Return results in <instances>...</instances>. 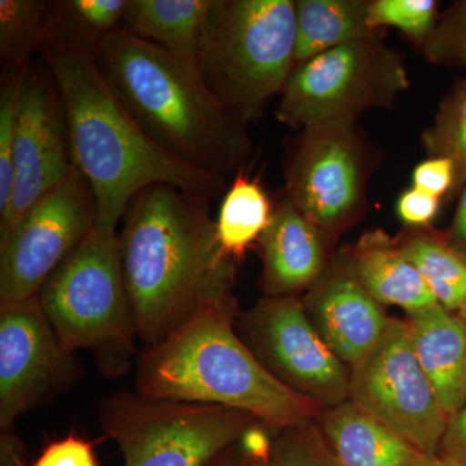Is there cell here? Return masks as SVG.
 I'll list each match as a JSON object with an SVG mask.
<instances>
[{"label":"cell","mask_w":466,"mask_h":466,"mask_svg":"<svg viewBox=\"0 0 466 466\" xmlns=\"http://www.w3.org/2000/svg\"><path fill=\"white\" fill-rule=\"evenodd\" d=\"M211 200L158 184L140 192L126 213L119 251L146 348L202 306L235 300V262L218 245Z\"/></svg>","instance_id":"obj_1"},{"label":"cell","mask_w":466,"mask_h":466,"mask_svg":"<svg viewBox=\"0 0 466 466\" xmlns=\"http://www.w3.org/2000/svg\"><path fill=\"white\" fill-rule=\"evenodd\" d=\"M39 52L63 104L73 165L96 200L95 228L116 232L137 195L158 184L210 198L226 192V177L186 164L144 133L101 72L94 52L48 46Z\"/></svg>","instance_id":"obj_2"},{"label":"cell","mask_w":466,"mask_h":466,"mask_svg":"<svg viewBox=\"0 0 466 466\" xmlns=\"http://www.w3.org/2000/svg\"><path fill=\"white\" fill-rule=\"evenodd\" d=\"M94 55L116 96L153 142L226 179L244 170L253 150L248 126L217 100L195 66L124 27L108 34Z\"/></svg>","instance_id":"obj_3"},{"label":"cell","mask_w":466,"mask_h":466,"mask_svg":"<svg viewBox=\"0 0 466 466\" xmlns=\"http://www.w3.org/2000/svg\"><path fill=\"white\" fill-rule=\"evenodd\" d=\"M235 300L202 306L137 363V392L251 415L269 431L309 424L319 407L278 379L233 330Z\"/></svg>","instance_id":"obj_4"},{"label":"cell","mask_w":466,"mask_h":466,"mask_svg":"<svg viewBox=\"0 0 466 466\" xmlns=\"http://www.w3.org/2000/svg\"><path fill=\"white\" fill-rule=\"evenodd\" d=\"M294 47V0H211L198 70L217 100L248 126L283 92Z\"/></svg>","instance_id":"obj_5"},{"label":"cell","mask_w":466,"mask_h":466,"mask_svg":"<svg viewBox=\"0 0 466 466\" xmlns=\"http://www.w3.org/2000/svg\"><path fill=\"white\" fill-rule=\"evenodd\" d=\"M39 302L58 339L94 355L101 375L130 370L139 339L118 232L95 228L43 285Z\"/></svg>","instance_id":"obj_6"},{"label":"cell","mask_w":466,"mask_h":466,"mask_svg":"<svg viewBox=\"0 0 466 466\" xmlns=\"http://www.w3.org/2000/svg\"><path fill=\"white\" fill-rule=\"evenodd\" d=\"M99 420L125 466H208L259 424L240 410L126 390L101 400Z\"/></svg>","instance_id":"obj_7"},{"label":"cell","mask_w":466,"mask_h":466,"mask_svg":"<svg viewBox=\"0 0 466 466\" xmlns=\"http://www.w3.org/2000/svg\"><path fill=\"white\" fill-rule=\"evenodd\" d=\"M408 87L400 55L381 38L350 42L294 66L276 116L296 130L357 121L368 110L390 109Z\"/></svg>","instance_id":"obj_8"},{"label":"cell","mask_w":466,"mask_h":466,"mask_svg":"<svg viewBox=\"0 0 466 466\" xmlns=\"http://www.w3.org/2000/svg\"><path fill=\"white\" fill-rule=\"evenodd\" d=\"M377 159L357 121L308 126L285 158V196L312 225L334 235L366 210Z\"/></svg>","instance_id":"obj_9"},{"label":"cell","mask_w":466,"mask_h":466,"mask_svg":"<svg viewBox=\"0 0 466 466\" xmlns=\"http://www.w3.org/2000/svg\"><path fill=\"white\" fill-rule=\"evenodd\" d=\"M349 400L424 455L440 452L449 417L413 352L407 321L390 319L379 343L350 370Z\"/></svg>","instance_id":"obj_10"},{"label":"cell","mask_w":466,"mask_h":466,"mask_svg":"<svg viewBox=\"0 0 466 466\" xmlns=\"http://www.w3.org/2000/svg\"><path fill=\"white\" fill-rule=\"evenodd\" d=\"M96 220L94 192L73 165L66 179L36 202L0 244V302L38 296Z\"/></svg>","instance_id":"obj_11"},{"label":"cell","mask_w":466,"mask_h":466,"mask_svg":"<svg viewBox=\"0 0 466 466\" xmlns=\"http://www.w3.org/2000/svg\"><path fill=\"white\" fill-rule=\"evenodd\" d=\"M82 373L38 296L0 302V431H12L18 417L69 391Z\"/></svg>","instance_id":"obj_12"},{"label":"cell","mask_w":466,"mask_h":466,"mask_svg":"<svg viewBox=\"0 0 466 466\" xmlns=\"http://www.w3.org/2000/svg\"><path fill=\"white\" fill-rule=\"evenodd\" d=\"M242 328L248 348L291 390L319 407L349 400L350 372L299 299L266 297L247 314Z\"/></svg>","instance_id":"obj_13"},{"label":"cell","mask_w":466,"mask_h":466,"mask_svg":"<svg viewBox=\"0 0 466 466\" xmlns=\"http://www.w3.org/2000/svg\"><path fill=\"white\" fill-rule=\"evenodd\" d=\"M15 184L0 216V244L41 198L73 168L63 104L47 66L27 69L18 103L14 150Z\"/></svg>","instance_id":"obj_14"},{"label":"cell","mask_w":466,"mask_h":466,"mask_svg":"<svg viewBox=\"0 0 466 466\" xmlns=\"http://www.w3.org/2000/svg\"><path fill=\"white\" fill-rule=\"evenodd\" d=\"M355 275L350 258L325 269L305 308L309 319L345 366L354 367L385 333L390 319Z\"/></svg>","instance_id":"obj_15"},{"label":"cell","mask_w":466,"mask_h":466,"mask_svg":"<svg viewBox=\"0 0 466 466\" xmlns=\"http://www.w3.org/2000/svg\"><path fill=\"white\" fill-rule=\"evenodd\" d=\"M325 235L287 196L276 204L259 240L267 297H293L318 283L327 266Z\"/></svg>","instance_id":"obj_16"},{"label":"cell","mask_w":466,"mask_h":466,"mask_svg":"<svg viewBox=\"0 0 466 466\" xmlns=\"http://www.w3.org/2000/svg\"><path fill=\"white\" fill-rule=\"evenodd\" d=\"M413 352L449 420L466 403V324L437 305L408 315Z\"/></svg>","instance_id":"obj_17"},{"label":"cell","mask_w":466,"mask_h":466,"mask_svg":"<svg viewBox=\"0 0 466 466\" xmlns=\"http://www.w3.org/2000/svg\"><path fill=\"white\" fill-rule=\"evenodd\" d=\"M320 431L339 466H417L424 455L350 400L325 410Z\"/></svg>","instance_id":"obj_18"},{"label":"cell","mask_w":466,"mask_h":466,"mask_svg":"<svg viewBox=\"0 0 466 466\" xmlns=\"http://www.w3.org/2000/svg\"><path fill=\"white\" fill-rule=\"evenodd\" d=\"M349 258L359 281L377 302L398 306L408 315L438 305L419 269L382 231L366 233Z\"/></svg>","instance_id":"obj_19"},{"label":"cell","mask_w":466,"mask_h":466,"mask_svg":"<svg viewBox=\"0 0 466 466\" xmlns=\"http://www.w3.org/2000/svg\"><path fill=\"white\" fill-rule=\"evenodd\" d=\"M211 0H128L122 26L198 69Z\"/></svg>","instance_id":"obj_20"},{"label":"cell","mask_w":466,"mask_h":466,"mask_svg":"<svg viewBox=\"0 0 466 466\" xmlns=\"http://www.w3.org/2000/svg\"><path fill=\"white\" fill-rule=\"evenodd\" d=\"M294 66L346 43L381 38L368 0H296Z\"/></svg>","instance_id":"obj_21"},{"label":"cell","mask_w":466,"mask_h":466,"mask_svg":"<svg viewBox=\"0 0 466 466\" xmlns=\"http://www.w3.org/2000/svg\"><path fill=\"white\" fill-rule=\"evenodd\" d=\"M128 0L50 2L46 16L48 47L94 52L108 34L122 26Z\"/></svg>","instance_id":"obj_22"},{"label":"cell","mask_w":466,"mask_h":466,"mask_svg":"<svg viewBox=\"0 0 466 466\" xmlns=\"http://www.w3.org/2000/svg\"><path fill=\"white\" fill-rule=\"evenodd\" d=\"M271 201L258 180L244 170L236 175L226 191L216 220L218 245L226 257L241 259L259 241L271 220Z\"/></svg>","instance_id":"obj_23"},{"label":"cell","mask_w":466,"mask_h":466,"mask_svg":"<svg viewBox=\"0 0 466 466\" xmlns=\"http://www.w3.org/2000/svg\"><path fill=\"white\" fill-rule=\"evenodd\" d=\"M419 269L438 305L451 312L466 308V256L449 242L424 231L410 233L397 241Z\"/></svg>","instance_id":"obj_24"},{"label":"cell","mask_w":466,"mask_h":466,"mask_svg":"<svg viewBox=\"0 0 466 466\" xmlns=\"http://www.w3.org/2000/svg\"><path fill=\"white\" fill-rule=\"evenodd\" d=\"M46 0H0V63L2 76L30 66V58L46 41Z\"/></svg>","instance_id":"obj_25"},{"label":"cell","mask_w":466,"mask_h":466,"mask_svg":"<svg viewBox=\"0 0 466 466\" xmlns=\"http://www.w3.org/2000/svg\"><path fill=\"white\" fill-rule=\"evenodd\" d=\"M422 143L429 157L452 162L455 167L452 192H458L466 184V79L441 101L434 124L422 134Z\"/></svg>","instance_id":"obj_26"},{"label":"cell","mask_w":466,"mask_h":466,"mask_svg":"<svg viewBox=\"0 0 466 466\" xmlns=\"http://www.w3.org/2000/svg\"><path fill=\"white\" fill-rule=\"evenodd\" d=\"M435 0H370V25L397 27L416 46L425 45L438 23Z\"/></svg>","instance_id":"obj_27"},{"label":"cell","mask_w":466,"mask_h":466,"mask_svg":"<svg viewBox=\"0 0 466 466\" xmlns=\"http://www.w3.org/2000/svg\"><path fill=\"white\" fill-rule=\"evenodd\" d=\"M275 431L267 466H339L314 422Z\"/></svg>","instance_id":"obj_28"},{"label":"cell","mask_w":466,"mask_h":466,"mask_svg":"<svg viewBox=\"0 0 466 466\" xmlns=\"http://www.w3.org/2000/svg\"><path fill=\"white\" fill-rule=\"evenodd\" d=\"M29 66L2 76L0 90V216L7 210L15 184L14 150L18 103Z\"/></svg>","instance_id":"obj_29"},{"label":"cell","mask_w":466,"mask_h":466,"mask_svg":"<svg viewBox=\"0 0 466 466\" xmlns=\"http://www.w3.org/2000/svg\"><path fill=\"white\" fill-rule=\"evenodd\" d=\"M422 52L438 66H466V0L456 2L438 18Z\"/></svg>","instance_id":"obj_30"},{"label":"cell","mask_w":466,"mask_h":466,"mask_svg":"<svg viewBox=\"0 0 466 466\" xmlns=\"http://www.w3.org/2000/svg\"><path fill=\"white\" fill-rule=\"evenodd\" d=\"M30 466H99L92 441L76 435L51 441Z\"/></svg>","instance_id":"obj_31"},{"label":"cell","mask_w":466,"mask_h":466,"mask_svg":"<svg viewBox=\"0 0 466 466\" xmlns=\"http://www.w3.org/2000/svg\"><path fill=\"white\" fill-rule=\"evenodd\" d=\"M412 182L420 191L441 198L452 192L455 184V167L447 158L429 157L417 165L412 174Z\"/></svg>","instance_id":"obj_32"},{"label":"cell","mask_w":466,"mask_h":466,"mask_svg":"<svg viewBox=\"0 0 466 466\" xmlns=\"http://www.w3.org/2000/svg\"><path fill=\"white\" fill-rule=\"evenodd\" d=\"M440 207L441 198L412 187L401 193L397 202V213L404 225L421 229L433 222Z\"/></svg>","instance_id":"obj_33"},{"label":"cell","mask_w":466,"mask_h":466,"mask_svg":"<svg viewBox=\"0 0 466 466\" xmlns=\"http://www.w3.org/2000/svg\"><path fill=\"white\" fill-rule=\"evenodd\" d=\"M438 453L466 466V403L449 420Z\"/></svg>","instance_id":"obj_34"},{"label":"cell","mask_w":466,"mask_h":466,"mask_svg":"<svg viewBox=\"0 0 466 466\" xmlns=\"http://www.w3.org/2000/svg\"><path fill=\"white\" fill-rule=\"evenodd\" d=\"M23 443L14 431H0V466H26Z\"/></svg>","instance_id":"obj_35"},{"label":"cell","mask_w":466,"mask_h":466,"mask_svg":"<svg viewBox=\"0 0 466 466\" xmlns=\"http://www.w3.org/2000/svg\"><path fill=\"white\" fill-rule=\"evenodd\" d=\"M451 241L455 249L461 251L466 249V186L460 198L458 208H456L455 218H453L452 227L450 233Z\"/></svg>","instance_id":"obj_36"},{"label":"cell","mask_w":466,"mask_h":466,"mask_svg":"<svg viewBox=\"0 0 466 466\" xmlns=\"http://www.w3.org/2000/svg\"><path fill=\"white\" fill-rule=\"evenodd\" d=\"M208 466H251L249 456L242 450L240 443H235L227 449Z\"/></svg>","instance_id":"obj_37"},{"label":"cell","mask_w":466,"mask_h":466,"mask_svg":"<svg viewBox=\"0 0 466 466\" xmlns=\"http://www.w3.org/2000/svg\"><path fill=\"white\" fill-rule=\"evenodd\" d=\"M417 466H462L455 460L446 458L441 453H431V455H422Z\"/></svg>","instance_id":"obj_38"},{"label":"cell","mask_w":466,"mask_h":466,"mask_svg":"<svg viewBox=\"0 0 466 466\" xmlns=\"http://www.w3.org/2000/svg\"><path fill=\"white\" fill-rule=\"evenodd\" d=\"M268 460H265V459H250L251 466H267V465H268Z\"/></svg>","instance_id":"obj_39"},{"label":"cell","mask_w":466,"mask_h":466,"mask_svg":"<svg viewBox=\"0 0 466 466\" xmlns=\"http://www.w3.org/2000/svg\"><path fill=\"white\" fill-rule=\"evenodd\" d=\"M458 314L460 315V317L464 319V321H465V324H466V308L462 309L461 311L458 312Z\"/></svg>","instance_id":"obj_40"}]
</instances>
